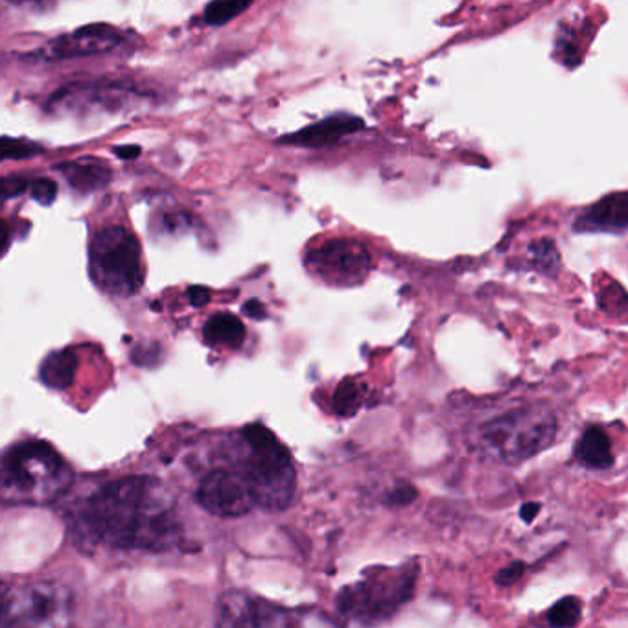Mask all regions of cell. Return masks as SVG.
Returning <instances> with one entry per match:
<instances>
[{"mask_svg":"<svg viewBox=\"0 0 628 628\" xmlns=\"http://www.w3.org/2000/svg\"><path fill=\"white\" fill-rule=\"evenodd\" d=\"M73 523L79 540L111 550L163 553L180 550L185 540L175 498L158 477L130 476L101 485Z\"/></svg>","mask_w":628,"mask_h":628,"instance_id":"6da1fadb","label":"cell"},{"mask_svg":"<svg viewBox=\"0 0 628 628\" xmlns=\"http://www.w3.org/2000/svg\"><path fill=\"white\" fill-rule=\"evenodd\" d=\"M225 465L240 472L264 511H286L297 490V470L286 446L270 427L247 424L225 446Z\"/></svg>","mask_w":628,"mask_h":628,"instance_id":"7a4b0ae2","label":"cell"},{"mask_svg":"<svg viewBox=\"0 0 628 628\" xmlns=\"http://www.w3.org/2000/svg\"><path fill=\"white\" fill-rule=\"evenodd\" d=\"M73 483L71 465L40 438L13 444L2 455L0 494L7 506H51Z\"/></svg>","mask_w":628,"mask_h":628,"instance_id":"3957f363","label":"cell"},{"mask_svg":"<svg viewBox=\"0 0 628 628\" xmlns=\"http://www.w3.org/2000/svg\"><path fill=\"white\" fill-rule=\"evenodd\" d=\"M415 567H376L367 570L358 583L339 589L336 608L345 621L359 627H375L388 621L408 603L415 588Z\"/></svg>","mask_w":628,"mask_h":628,"instance_id":"277c9868","label":"cell"},{"mask_svg":"<svg viewBox=\"0 0 628 628\" xmlns=\"http://www.w3.org/2000/svg\"><path fill=\"white\" fill-rule=\"evenodd\" d=\"M89 270L104 292L130 297L142 286L141 246L123 227H106L90 241Z\"/></svg>","mask_w":628,"mask_h":628,"instance_id":"5b68a950","label":"cell"},{"mask_svg":"<svg viewBox=\"0 0 628 628\" xmlns=\"http://www.w3.org/2000/svg\"><path fill=\"white\" fill-rule=\"evenodd\" d=\"M73 614V595L57 583H32L4 592L2 628H65Z\"/></svg>","mask_w":628,"mask_h":628,"instance_id":"8992f818","label":"cell"},{"mask_svg":"<svg viewBox=\"0 0 628 628\" xmlns=\"http://www.w3.org/2000/svg\"><path fill=\"white\" fill-rule=\"evenodd\" d=\"M555 437V416L540 410L517 411L488 424L483 438L506 461L528 459Z\"/></svg>","mask_w":628,"mask_h":628,"instance_id":"52a82bcc","label":"cell"},{"mask_svg":"<svg viewBox=\"0 0 628 628\" xmlns=\"http://www.w3.org/2000/svg\"><path fill=\"white\" fill-rule=\"evenodd\" d=\"M196 499L205 511L218 518H240L259 507L246 477L227 465L207 472L197 485Z\"/></svg>","mask_w":628,"mask_h":628,"instance_id":"ba28073f","label":"cell"},{"mask_svg":"<svg viewBox=\"0 0 628 628\" xmlns=\"http://www.w3.org/2000/svg\"><path fill=\"white\" fill-rule=\"evenodd\" d=\"M308 270L328 284L353 286L370 271V255L365 246L350 238H332L308 253Z\"/></svg>","mask_w":628,"mask_h":628,"instance_id":"9c48e42d","label":"cell"},{"mask_svg":"<svg viewBox=\"0 0 628 628\" xmlns=\"http://www.w3.org/2000/svg\"><path fill=\"white\" fill-rule=\"evenodd\" d=\"M123 35L120 30L109 24H89L74 30L71 34L59 35L48 41L40 51L30 52L32 62H63L74 57L98 56L117 51L122 46Z\"/></svg>","mask_w":628,"mask_h":628,"instance_id":"30bf717a","label":"cell"},{"mask_svg":"<svg viewBox=\"0 0 628 628\" xmlns=\"http://www.w3.org/2000/svg\"><path fill=\"white\" fill-rule=\"evenodd\" d=\"M365 123L361 118L354 115H332V117L312 123L308 128L282 137L281 144H292V147L303 148H325L342 141L345 137L353 136L361 130Z\"/></svg>","mask_w":628,"mask_h":628,"instance_id":"8fae6325","label":"cell"},{"mask_svg":"<svg viewBox=\"0 0 628 628\" xmlns=\"http://www.w3.org/2000/svg\"><path fill=\"white\" fill-rule=\"evenodd\" d=\"M575 230L583 232H625L628 230V192H616L586 208Z\"/></svg>","mask_w":628,"mask_h":628,"instance_id":"7c38bea8","label":"cell"},{"mask_svg":"<svg viewBox=\"0 0 628 628\" xmlns=\"http://www.w3.org/2000/svg\"><path fill=\"white\" fill-rule=\"evenodd\" d=\"M259 597L241 592V589H230L225 592L218 600L216 610V627L218 628H255L260 608Z\"/></svg>","mask_w":628,"mask_h":628,"instance_id":"4fadbf2b","label":"cell"},{"mask_svg":"<svg viewBox=\"0 0 628 628\" xmlns=\"http://www.w3.org/2000/svg\"><path fill=\"white\" fill-rule=\"evenodd\" d=\"M63 177L74 191L90 194V192L106 188L112 180V172L104 161L98 159H76L57 166Z\"/></svg>","mask_w":628,"mask_h":628,"instance_id":"5bb4252c","label":"cell"},{"mask_svg":"<svg viewBox=\"0 0 628 628\" xmlns=\"http://www.w3.org/2000/svg\"><path fill=\"white\" fill-rule=\"evenodd\" d=\"M78 354L73 348H62L48 354L41 364L40 378L46 388L67 389L73 386L74 375L78 369Z\"/></svg>","mask_w":628,"mask_h":628,"instance_id":"9a60e30c","label":"cell"},{"mask_svg":"<svg viewBox=\"0 0 628 628\" xmlns=\"http://www.w3.org/2000/svg\"><path fill=\"white\" fill-rule=\"evenodd\" d=\"M575 455L583 465L597 470H606L614 465V454H611L610 438L600 427H588L578 438Z\"/></svg>","mask_w":628,"mask_h":628,"instance_id":"2e32d148","label":"cell"},{"mask_svg":"<svg viewBox=\"0 0 628 628\" xmlns=\"http://www.w3.org/2000/svg\"><path fill=\"white\" fill-rule=\"evenodd\" d=\"M203 337L213 347H218V345L241 347V343L246 342V326L235 315L221 312V314H214L205 323Z\"/></svg>","mask_w":628,"mask_h":628,"instance_id":"e0dca14e","label":"cell"},{"mask_svg":"<svg viewBox=\"0 0 628 628\" xmlns=\"http://www.w3.org/2000/svg\"><path fill=\"white\" fill-rule=\"evenodd\" d=\"M364 404V389L354 380H345L339 383L334 394V411L339 416H353L358 413L359 408Z\"/></svg>","mask_w":628,"mask_h":628,"instance_id":"ac0fdd59","label":"cell"},{"mask_svg":"<svg viewBox=\"0 0 628 628\" xmlns=\"http://www.w3.org/2000/svg\"><path fill=\"white\" fill-rule=\"evenodd\" d=\"M249 7H251L249 2H238V0H216L205 8V21L210 26H221L246 12Z\"/></svg>","mask_w":628,"mask_h":628,"instance_id":"d6986e66","label":"cell"},{"mask_svg":"<svg viewBox=\"0 0 628 628\" xmlns=\"http://www.w3.org/2000/svg\"><path fill=\"white\" fill-rule=\"evenodd\" d=\"M581 600L577 597H564L548 611V622L553 628H570L581 619Z\"/></svg>","mask_w":628,"mask_h":628,"instance_id":"ffe728a7","label":"cell"},{"mask_svg":"<svg viewBox=\"0 0 628 628\" xmlns=\"http://www.w3.org/2000/svg\"><path fill=\"white\" fill-rule=\"evenodd\" d=\"M2 161L10 159H29L45 152V148L35 142L24 141V139H12V137H2Z\"/></svg>","mask_w":628,"mask_h":628,"instance_id":"44dd1931","label":"cell"},{"mask_svg":"<svg viewBox=\"0 0 628 628\" xmlns=\"http://www.w3.org/2000/svg\"><path fill=\"white\" fill-rule=\"evenodd\" d=\"M30 194H32L35 202L48 207V205H52L54 199L57 197L56 181L48 180V177H41V180L32 181V185H30Z\"/></svg>","mask_w":628,"mask_h":628,"instance_id":"7402d4cb","label":"cell"},{"mask_svg":"<svg viewBox=\"0 0 628 628\" xmlns=\"http://www.w3.org/2000/svg\"><path fill=\"white\" fill-rule=\"evenodd\" d=\"M32 181L26 180L23 175H7L2 180V197L12 199V197L21 196L29 191Z\"/></svg>","mask_w":628,"mask_h":628,"instance_id":"603a6c76","label":"cell"},{"mask_svg":"<svg viewBox=\"0 0 628 628\" xmlns=\"http://www.w3.org/2000/svg\"><path fill=\"white\" fill-rule=\"evenodd\" d=\"M523 572H526L523 562H512V564L496 573V583L499 586H511V584L518 583L522 578Z\"/></svg>","mask_w":628,"mask_h":628,"instance_id":"cb8c5ba5","label":"cell"},{"mask_svg":"<svg viewBox=\"0 0 628 628\" xmlns=\"http://www.w3.org/2000/svg\"><path fill=\"white\" fill-rule=\"evenodd\" d=\"M161 358V348L158 343H144L133 353V361L137 365H155Z\"/></svg>","mask_w":628,"mask_h":628,"instance_id":"d4e9b609","label":"cell"},{"mask_svg":"<svg viewBox=\"0 0 628 628\" xmlns=\"http://www.w3.org/2000/svg\"><path fill=\"white\" fill-rule=\"evenodd\" d=\"M415 498V487H411L410 483H400L399 487L389 492V504L393 506H410Z\"/></svg>","mask_w":628,"mask_h":628,"instance_id":"484cf974","label":"cell"},{"mask_svg":"<svg viewBox=\"0 0 628 628\" xmlns=\"http://www.w3.org/2000/svg\"><path fill=\"white\" fill-rule=\"evenodd\" d=\"M186 295H188V301H191L194 308H203V306H207L208 301H210V290L203 286L188 288Z\"/></svg>","mask_w":628,"mask_h":628,"instance_id":"4316f807","label":"cell"},{"mask_svg":"<svg viewBox=\"0 0 628 628\" xmlns=\"http://www.w3.org/2000/svg\"><path fill=\"white\" fill-rule=\"evenodd\" d=\"M241 310H243V314H246L247 317H251V320H264L266 315H268L264 304L260 303V301H257V299L247 301V303L243 304V308Z\"/></svg>","mask_w":628,"mask_h":628,"instance_id":"83f0119b","label":"cell"},{"mask_svg":"<svg viewBox=\"0 0 628 628\" xmlns=\"http://www.w3.org/2000/svg\"><path fill=\"white\" fill-rule=\"evenodd\" d=\"M112 153L117 158L122 159V161H133V159L141 155V148L139 147H115L112 148Z\"/></svg>","mask_w":628,"mask_h":628,"instance_id":"f1b7e54d","label":"cell"},{"mask_svg":"<svg viewBox=\"0 0 628 628\" xmlns=\"http://www.w3.org/2000/svg\"><path fill=\"white\" fill-rule=\"evenodd\" d=\"M539 512L540 504H526V506L522 507V511H520V518H522L523 522L531 523Z\"/></svg>","mask_w":628,"mask_h":628,"instance_id":"f546056e","label":"cell"},{"mask_svg":"<svg viewBox=\"0 0 628 628\" xmlns=\"http://www.w3.org/2000/svg\"><path fill=\"white\" fill-rule=\"evenodd\" d=\"M8 241H10V225H8L7 219H2V251L7 253Z\"/></svg>","mask_w":628,"mask_h":628,"instance_id":"4dcf8cb0","label":"cell"}]
</instances>
